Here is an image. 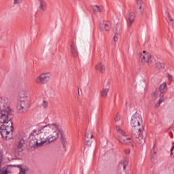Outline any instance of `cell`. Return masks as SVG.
Returning a JSON list of instances; mask_svg holds the SVG:
<instances>
[{"label":"cell","mask_w":174,"mask_h":174,"mask_svg":"<svg viewBox=\"0 0 174 174\" xmlns=\"http://www.w3.org/2000/svg\"><path fill=\"white\" fill-rule=\"evenodd\" d=\"M59 135V130L54 125H48L37 129L30 135L27 141L29 148L34 149L55 141Z\"/></svg>","instance_id":"6da1fadb"},{"label":"cell","mask_w":174,"mask_h":174,"mask_svg":"<svg viewBox=\"0 0 174 174\" xmlns=\"http://www.w3.org/2000/svg\"><path fill=\"white\" fill-rule=\"evenodd\" d=\"M30 95L29 91L25 89L20 90L17 99V112L21 114L26 112L30 105Z\"/></svg>","instance_id":"7a4b0ae2"},{"label":"cell","mask_w":174,"mask_h":174,"mask_svg":"<svg viewBox=\"0 0 174 174\" xmlns=\"http://www.w3.org/2000/svg\"><path fill=\"white\" fill-rule=\"evenodd\" d=\"M132 132L136 138L143 137L144 133L143 119L141 115L138 112L132 115L131 120Z\"/></svg>","instance_id":"3957f363"},{"label":"cell","mask_w":174,"mask_h":174,"mask_svg":"<svg viewBox=\"0 0 174 174\" xmlns=\"http://www.w3.org/2000/svg\"><path fill=\"white\" fill-rule=\"evenodd\" d=\"M14 126L12 120H8L3 123L0 127V134L3 139L5 140L11 139L13 137Z\"/></svg>","instance_id":"277c9868"},{"label":"cell","mask_w":174,"mask_h":174,"mask_svg":"<svg viewBox=\"0 0 174 174\" xmlns=\"http://www.w3.org/2000/svg\"><path fill=\"white\" fill-rule=\"evenodd\" d=\"M129 161L124 159L121 160L118 165L117 172L119 174H127L129 172Z\"/></svg>","instance_id":"5b68a950"},{"label":"cell","mask_w":174,"mask_h":174,"mask_svg":"<svg viewBox=\"0 0 174 174\" xmlns=\"http://www.w3.org/2000/svg\"><path fill=\"white\" fill-rule=\"evenodd\" d=\"M12 111L11 108L4 110H0V123H3L11 119L10 117L12 114Z\"/></svg>","instance_id":"8992f818"},{"label":"cell","mask_w":174,"mask_h":174,"mask_svg":"<svg viewBox=\"0 0 174 174\" xmlns=\"http://www.w3.org/2000/svg\"><path fill=\"white\" fill-rule=\"evenodd\" d=\"M50 73H44L41 74L36 78V82L39 84H44L47 83L51 77Z\"/></svg>","instance_id":"52a82bcc"},{"label":"cell","mask_w":174,"mask_h":174,"mask_svg":"<svg viewBox=\"0 0 174 174\" xmlns=\"http://www.w3.org/2000/svg\"><path fill=\"white\" fill-rule=\"evenodd\" d=\"M10 108V101L6 97H0V110H4Z\"/></svg>","instance_id":"ba28073f"},{"label":"cell","mask_w":174,"mask_h":174,"mask_svg":"<svg viewBox=\"0 0 174 174\" xmlns=\"http://www.w3.org/2000/svg\"><path fill=\"white\" fill-rule=\"evenodd\" d=\"M112 24L109 21H103L101 22L99 25V28L102 31H108L110 30Z\"/></svg>","instance_id":"9c48e42d"},{"label":"cell","mask_w":174,"mask_h":174,"mask_svg":"<svg viewBox=\"0 0 174 174\" xmlns=\"http://www.w3.org/2000/svg\"><path fill=\"white\" fill-rule=\"evenodd\" d=\"M140 57L141 61L144 63H148L151 58L150 54L145 51L142 52L140 53Z\"/></svg>","instance_id":"30bf717a"},{"label":"cell","mask_w":174,"mask_h":174,"mask_svg":"<svg viewBox=\"0 0 174 174\" xmlns=\"http://www.w3.org/2000/svg\"><path fill=\"white\" fill-rule=\"evenodd\" d=\"M136 10L138 14L142 15L144 11V4L142 0H137L136 1Z\"/></svg>","instance_id":"8fae6325"},{"label":"cell","mask_w":174,"mask_h":174,"mask_svg":"<svg viewBox=\"0 0 174 174\" xmlns=\"http://www.w3.org/2000/svg\"><path fill=\"white\" fill-rule=\"evenodd\" d=\"M70 50L72 56L76 57L78 56V52L74 43L72 42L70 44Z\"/></svg>","instance_id":"7c38bea8"},{"label":"cell","mask_w":174,"mask_h":174,"mask_svg":"<svg viewBox=\"0 0 174 174\" xmlns=\"http://www.w3.org/2000/svg\"><path fill=\"white\" fill-rule=\"evenodd\" d=\"M135 13L132 12L129 14L128 18V25L129 27H130L133 24L135 20Z\"/></svg>","instance_id":"4fadbf2b"},{"label":"cell","mask_w":174,"mask_h":174,"mask_svg":"<svg viewBox=\"0 0 174 174\" xmlns=\"http://www.w3.org/2000/svg\"><path fill=\"white\" fill-rule=\"evenodd\" d=\"M91 9L94 13H100L103 11V8L102 6L93 5L91 6Z\"/></svg>","instance_id":"5bb4252c"},{"label":"cell","mask_w":174,"mask_h":174,"mask_svg":"<svg viewBox=\"0 0 174 174\" xmlns=\"http://www.w3.org/2000/svg\"><path fill=\"white\" fill-rule=\"evenodd\" d=\"M96 69L97 71H99L101 73H104L105 70V67L101 63H98L96 66Z\"/></svg>","instance_id":"9a60e30c"},{"label":"cell","mask_w":174,"mask_h":174,"mask_svg":"<svg viewBox=\"0 0 174 174\" xmlns=\"http://www.w3.org/2000/svg\"><path fill=\"white\" fill-rule=\"evenodd\" d=\"M167 87L166 82H164L162 83L160 85L159 87V90L160 93L164 94L166 92Z\"/></svg>","instance_id":"2e32d148"},{"label":"cell","mask_w":174,"mask_h":174,"mask_svg":"<svg viewBox=\"0 0 174 174\" xmlns=\"http://www.w3.org/2000/svg\"><path fill=\"white\" fill-rule=\"evenodd\" d=\"M156 151L155 144H154L151 151V158L153 162L155 163L156 159Z\"/></svg>","instance_id":"e0dca14e"},{"label":"cell","mask_w":174,"mask_h":174,"mask_svg":"<svg viewBox=\"0 0 174 174\" xmlns=\"http://www.w3.org/2000/svg\"><path fill=\"white\" fill-rule=\"evenodd\" d=\"M116 129L117 131L119 133V134H121L122 136H127V134H126V132L122 130L119 126H117L116 127Z\"/></svg>","instance_id":"ac0fdd59"},{"label":"cell","mask_w":174,"mask_h":174,"mask_svg":"<svg viewBox=\"0 0 174 174\" xmlns=\"http://www.w3.org/2000/svg\"><path fill=\"white\" fill-rule=\"evenodd\" d=\"M109 89L108 88H105V89H103L101 91V95L103 97L105 98L107 96L108 93Z\"/></svg>","instance_id":"d6986e66"},{"label":"cell","mask_w":174,"mask_h":174,"mask_svg":"<svg viewBox=\"0 0 174 174\" xmlns=\"http://www.w3.org/2000/svg\"><path fill=\"white\" fill-rule=\"evenodd\" d=\"M46 4L44 0H40V8L43 11H44L46 7Z\"/></svg>","instance_id":"ffe728a7"},{"label":"cell","mask_w":174,"mask_h":174,"mask_svg":"<svg viewBox=\"0 0 174 174\" xmlns=\"http://www.w3.org/2000/svg\"><path fill=\"white\" fill-rule=\"evenodd\" d=\"M164 101V98L163 97H162L159 99V100H158V101L157 103L156 104L155 107L156 108H158L160 106V105Z\"/></svg>","instance_id":"44dd1931"},{"label":"cell","mask_w":174,"mask_h":174,"mask_svg":"<svg viewBox=\"0 0 174 174\" xmlns=\"http://www.w3.org/2000/svg\"><path fill=\"white\" fill-rule=\"evenodd\" d=\"M118 33L116 32V33H115L114 35L113 38V39L114 41H115V42H117L118 41Z\"/></svg>","instance_id":"7402d4cb"},{"label":"cell","mask_w":174,"mask_h":174,"mask_svg":"<svg viewBox=\"0 0 174 174\" xmlns=\"http://www.w3.org/2000/svg\"><path fill=\"white\" fill-rule=\"evenodd\" d=\"M124 152H125V153L126 154H128L130 153V150L129 149H126L124 150Z\"/></svg>","instance_id":"603a6c76"},{"label":"cell","mask_w":174,"mask_h":174,"mask_svg":"<svg viewBox=\"0 0 174 174\" xmlns=\"http://www.w3.org/2000/svg\"><path fill=\"white\" fill-rule=\"evenodd\" d=\"M21 2V0H14V3L18 4L20 3Z\"/></svg>","instance_id":"cb8c5ba5"},{"label":"cell","mask_w":174,"mask_h":174,"mask_svg":"<svg viewBox=\"0 0 174 174\" xmlns=\"http://www.w3.org/2000/svg\"><path fill=\"white\" fill-rule=\"evenodd\" d=\"M173 148H174L173 146L172 147V150H171V155H173Z\"/></svg>","instance_id":"d4e9b609"},{"label":"cell","mask_w":174,"mask_h":174,"mask_svg":"<svg viewBox=\"0 0 174 174\" xmlns=\"http://www.w3.org/2000/svg\"><path fill=\"white\" fill-rule=\"evenodd\" d=\"M1 153H0V164H1Z\"/></svg>","instance_id":"484cf974"}]
</instances>
